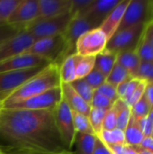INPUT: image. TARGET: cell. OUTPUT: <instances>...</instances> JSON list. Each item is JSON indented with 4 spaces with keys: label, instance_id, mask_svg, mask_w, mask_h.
Here are the masks:
<instances>
[{
    "label": "cell",
    "instance_id": "obj_1",
    "mask_svg": "<svg viewBox=\"0 0 153 154\" xmlns=\"http://www.w3.org/2000/svg\"><path fill=\"white\" fill-rule=\"evenodd\" d=\"M0 151L4 154H66L53 111L3 109Z\"/></svg>",
    "mask_w": 153,
    "mask_h": 154
},
{
    "label": "cell",
    "instance_id": "obj_2",
    "mask_svg": "<svg viewBox=\"0 0 153 154\" xmlns=\"http://www.w3.org/2000/svg\"><path fill=\"white\" fill-rule=\"evenodd\" d=\"M61 84L59 66L53 63L48 65L40 73L32 77L18 89L14 91L2 104V106L19 103L35 96L41 95Z\"/></svg>",
    "mask_w": 153,
    "mask_h": 154
},
{
    "label": "cell",
    "instance_id": "obj_3",
    "mask_svg": "<svg viewBox=\"0 0 153 154\" xmlns=\"http://www.w3.org/2000/svg\"><path fill=\"white\" fill-rule=\"evenodd\" d=\"M72 19L70 13H67L55 17L39 19L22 26V31L30 33L34 40L63 34Z\"/></svg>",
    "mask_w": 153,
    "mask_h": 154
},
{
    "label": "cell",
    "instance_id": "obj_4",
    "mask_svg": "<svg viewBox=\"0 0 153 154\" xmlns=\"http://www.w3.org/2000/svg\"><path fill=\"white\" fill-rule=\"evenodd\" d=\"M26 53L37 55L60 66L66 59V42L63 34L36 40Z\"/></svg>",
    "mask_w": 153,
    "mask_h": 154
},
{
    "label": "cell",
    "instance_id": "obj_5",
    "mask_svg": "<svg viewBox=\"0 0 153 154\" xmlns=\"http://www.w3.org/2000/svg\"><path fill=\"white\" fill-rule=\"evenodd\" d=\"M62 99L60 86L41 95L9 106H2L3 109L32 110V111H54Z\"/></svg>",
    "mask_w": 153,
    "mask_h": 154
},
{
    "label": "cell",
    "instance_id": "obj_6",
    "mask_svg": "<svg viewBox=\"0 0 153 154\" xmlns=\"http://www.w3.org/2000/svg\"><path fill=\"white\" fill-rule=\"evenodd\" d=\"M47 66H40L15 71L0 73V97L3 102L16 89L23 86L32 77L40 73Z\"/></svg>",
    "mask_w": 153,
    "mask_h": 154
},
{
    "label": "cell",
    "instance_id": "obj_7",
    "mask_svg": "<svg viewBox=\"0 0 153 154\" xmlns=\"http://www.w3.org/2000/svg\"><path fill=\"white\" fill-rule=\"evenodd\" d=\"M146 23H139L116 32L107 42L106 50L120 53L125 51H134Z\"/></svg>",
    "mask_w": 153,
    "mask_h": 154
},
{
    "label": "cell",
    "instance_id": "obj_8",
    "mask_svg": "<svg viewBox=\"0 0 153 154\" xmlns=\"http://www.w3.org/2000/svg\"><path fill=\"white\" fill-rule=\"evenodd\" d=\"M152 19L153 1L131 0L117 32L139 23H147Z\"/></svg>",
    "mask_w": 153,
    "mask_h": 154
},
{
    "label": "cell",
    "instance_id": "obj_9",
    "mask_svg": "<svg viewBox=\"0 0 153 154\" xmlns=\"http://www.w3.org/2000/svg\"><path fill=\"white\" fill-rule=\"evenodd\" d=\"M107 38L100 28L92 29L82 34L76 44V53L80 56H96L106 48Z\"/></svg>",
    "mask_w": 153,
    "mask_h": 154
},
{
    "label": "cell",
    "instance_id": "obj_10",
    "mask_svg": "<svg viewBox=\"0 0 153 154\" xmlns=\"http://www.w3.org/2000/svg\"><path fill=\"white\" fill-rule=\"evenodd\" d=\"M53 113L55 123L61 136L62 142L69 152L76 134V130L73 123L72 110L66 104V102L63 99H61L60 103L55 108Z\"/></svg>",
    "mask_w": 153,
    "mask_h": 154
},
{
    "label": "cell",
    "instance_id": "obj_11",
    "mask_svg": "<svg viewBox=\"0 0 153 154\" xmlns=\"http://www.w3.org/2000/svg\"><path fill=\"white\" fill-rule=\"evenodd\" d=\"M35 42L28 32L22 31L17 35L0 44V61L25 53Z\"/></svg>",
    "mask_w": 153,
    "mask_h": 154
},
{
    "label": "cell",
    "instance_id": "obj_12",
    "mask_svg": "<svg viewBox=\"0 0 153 154\" xmlns=\"http://www.w3.org/2000/svg\"><path fill=\"white\" fill-rule=\"evenodd\" d=\"M39 16L38 0H20L7 20L8 24L24 26L37 20Z\"/></svg>",
    "mask_w": 153,
    "mask_h": 154
},
{
    "label": "cell",
    "instance_id": "obj_13",
    "mask_svg": "<svg viewBox=\"0 0 153 154\" xmlns=\"http://www.w3.org/2000/svg\"><path fill=\"white\" fill-rule=\"evenodd\" d=\"M92 29L94 28L87 18L72 17L65 32L63 33L66 42V58L76 53V44L78 38Z\"/></svg>",
    "mask_w": 153,
    "mask_h": 154
},
{
    "label": "cell",
    "instance_id": "obj_14",
    "mask_svg": "<svg viewBox=\"0 0 153 154\" xmlns=\"http://www.w3.org/2000/svg\"><path fill=\"white\" fill-rule=\"evenodd\" d=\"M50 64V62L42 57L25 52L9 58L3 61H0V73L15 71V70L29 69V68L40 67V66H48Z\"/></svg>",
    "mask_w": 153,
    "mask_h": 154
},
{
    "label": "cell",
    "instance_id": "obj_15",
    "mask_svg": "<svg viewBox=\"0 0 153 154\" xmlns=\"http://www.w3.org/2000/svg\"><path fill=\"white\" fill-rule=\"evenodd\" d=\"M120 1L121 0H95L84 17L89 21L94 29L99 28Z\"/></svg>",
    "mask_w": 153,
    "mask_h": 154
},
{
    "label": "cell",
    "instance_id": "obj_16",
    "mask_svg": "<svg viewBox=\"0 0 153 154\" xmlns=\"http://www.w3.org/2000/svg\"><path fill=\"white\" fill-rule=\"evenodd\" d=\"M130 1L131 0H121L99 27L102 30V32L106 34L108 41L117 32Z\"/></svg>",
    "mask_w": 153,
    "mask_h": 154
},
{
    "label": "cell",
    "instance_id": "obj_17",
    "mask_svg": "<svg viewBox=\"0 0 153 154\" xmlns=\"http://www.w3.org/2000/svg\"><path fill=\"white\" fill-rule=\"evenodd\" d=\"M62 99L66 102V104L69 106L72 111L83 114L88 116L91 111V106L87 102H86L71 87L69 83H61L60 84Z\"/></svg>",
    "mask_w": 153,
    "mask_h": 154
},
{
    "label": "cell",
    "instance_id": "obj_18",
    "mask_svg": "<svg viewBox=\"0 0 153 154\" xmlns=\"http://www.w3.org/2000/svg\"><path fill=\"white\" fill-rule=\"evenodd\" d=\"M39 19L55 17L69 13L71 0H38Z\"/></svg>",
    "mask_w": 153,
    "mask_h": 154
},
{
    "label": "cell",
    "instance_id": "obj_19",
    "mask_svg": "<svg viewBox=\"0 0 153 154\" xmlns=\"http://www.w3.org/2000/svg\"><path fill=\"white\" fill-rule=\"evenodd\" d=\"M97 136L92 134H83L76 132L70 154H93Z\"/></svg>",
    "mask_w": 153,
    "mask_h": 154
},
{
    "label": "cell",
    "instance_id": "obj_20",
    "mask_svg": "<svg viewBox=\"0 0 153 154\" xmlns=\"http://www.w3.org/2000/svg\"><path fill=\"white\" fill-rule=\"evenodd\" d=\"M81 57L82 56L78 55V53H74L67 57L61 62V64L59 66L61 83L70 84L71 82L76 80V69Z\"/></svg>",
    "mask_w": 153,
    "mask_h": 154
},
{
    "label": "cell",
    "instance_id": "obj_21",
    "mask_svg": "<svg viewBox=\"0 0 153 154\" xmlns=\"http://www.w3.org/2000/svg\"><path fill=\"white\" fill-rule=\"evenodd\" d=\"M116 62L124 67L132 78H136L141 60L134 51H125L117 54Z\"/></svg>",
    "mask_w": 153,
    "mask_h": 154
},
{
    "label": "cell",
    "instance_id": "obj_22",
    "mask_svg": "<svg viewBox=\"0 0 153 154\" xmlns=\"http://www.w3.org/2000/svg\"><path fill=\"white\" fill-rule=\"evenodd\" d=\"M117 53L110 51L108 50H104L101 53L96 56L95 69L99 70L106 78L111 72L112 69L116 63Z\"/></svg>",
    "mask_w": 153,
    "mask_h": 154
},
{
    "label": "cell",
    "instance_id": "obj_23",
    "mask_svg": "<svg viewBox=\"0 0 153 154\" xmlns=\"http://www.w3.org/2000/svg\"><path fill=\"white\" fill-rule=\"evenodd\" d=\"M124 132L125 143L129 146H139L144 139V135L139 126L138 121L133 116H131L130 121Z\"/></svg>",
    "mask_w": 153,
    "mask_h": 154
},
{
    "label": "cell",
    "instance_id": "obj_24",
    "mask_svg": "<svg viewBox=\"0 0 153 154\" xmlns=\"http://www.w3.org/2000/svg\"><path fill=\"white\" fill-rule=\"evenodd\" d=\"M100 141L105 143L107 146L110 145H124L125 143V137H124V132L115 128L110 131L102 130L101 133L96 135Z\"/></svg>",
    "mask_w": 153,
    "mask_h": 154
},
{
    "label": "cell",
    "instance_id": "obj_25",
    "mask_svg": "<svg viewBox=\"0 0 153 154\" xmlns=\"http://www.w3.org/2000/svg\"><path fill=\"white\" fill-rule=\"evenodd\" d=\"M129 79H133V78L129 75V73L124 67H122L120 64L116 62L114 68L112 69L111 72L107 76L106 82L116 88L119 84Z\"/></svg>",
    "mask_w": 153,
    "mask_h": 154
},
{
    "label": "cell",
    "instance_id": "obj_26",
    "mask_svg": "<svg viewBox=\"0 0 153 154\" xmlns=\"http://www.w3.org/2000/svg\"><path fill=\"white\" fill-rule=\"evenodd\" d=\"M71 87L74 88V90L88 104L91 103L93 96L95 94V89L92 88L89 84L84 79H76L73 82L70 83Z\"/></svg>",
    "mask_w": 153,
    "mask_h": 154
},
{
    "label": "cell",
    "instance_id": "obj_27",
    "mask_svg": "<svg viewBox=\"0 0 153 154\" xmlns=\"http://www.w3.org/2000/svg\"><path fill=\"white\" fill-rule=\"evenodd\" d=\"M135 51L139 56L141 61L153 62V49L143 32L139 39V42L135 48Z\"/></svg>",
    "mask_w": 153,
    "mask_h": 154
},
{
    "label": "cell",
    "instance_id": "obj_28",
    "mask_svg": "<svg viewBox=\"0 0 153 154\" xmlns=\"http://www.w3.org/2000/svg\"><path fill=\"white\" fill-rule=\"evenodd\" d=\"M107 111L108 110L106 109L91 108V111L88 115V119L96 135H98L103 130V123Z\"/></svg>",
    "mask_w": 153,
    "mask_h": 154
},
{
    "label": "cell",
    "instance_id": "obj_29",
    "mask_svg": "<svg viewBox=\"0 0 153 154\" xmlns=\"http://www.w3.org/2000/svg\"><path fill=\"white\" fill-rule=\"evenodd\" d=\"M96 56L81 57L76 69V79H85L95 68Z\"/></svg>",
    "mask_w": 153,
    "mask_h": 154
},
{
    "label": "cell",
    "instance_id": "obj_30",
    "mask_svg": "<svg viewBox=\"0 0 153 154\" xmlns=\"http://www.w3.org/2000/svg\"><path fill=\"white\" fill-rule=\"evenodd\" d=\"M122 103H123V100L119 98L117 101H115L111 109H109L107 111L105 120H104V123H103V130L110 131V130L116 128L117 116H118V112H119Z\"/></svg>",
    "mask_w": 153,
    "mask_h": 154
},
{
    "label": "cell",
    "instance_id": "obj_31",
    "mask_svg": "<svg viewBox=\"0 0 153 154\" xmlns=\"http://www.w3.org/2000/svg\"><path fill=\"white\" fill-rule=\"evenodd\" d=\"M72 116H73V123L76 132L95 134L92 126L90 125L88 116L75 111H72Z\"/></svg>",
    "mask_w": 153,
    "mask_h": 154
},
{
    "label": "cell",
    "instance_id": "obj_32",
    "mask_svg": "<svg viewBox=\"0 0 153 154\" xmlns=\"http://www.w3.org/2000/svg\"><path fill=\"white\" fill-rule=\"evenodd\" d=\"M151 109V105L144 94L142 97L131 107V112H132V116L138 121L145 116H148Z\"/></svg>",
    "mask_w": 153,
    "mask_h": 154
},
{
    "label": "cell",
    "instance_id": "obj_33",
    "mask_svg": "<svg viewBox=\"0 0 153 154\" xmlns=\"http://www.w3.org/2000/svg\"><path fill=\"white\" fill-rule=\"evenodd\" d=\"M95 0H71L70 14L72 17H84Z\"/></svg>",
    "mask_w": 153,
    "mask_h": 154
},
{
    "label": "cell",
    "instance_id": "obj_34",
    "mask_svg": "<svg viewBox=\"0 0 153 154\" xmlns=\"http://www.w3.org/2000/svg\"><path fill=\"white\" fill-rule=\"evenodd\" d=\"M132 116L131 107L127 106V104L123 100V103L121 105V107L118 112L117 116V122H116V128L124 131Z\"/></svg>",
    "mask_w": 153,
    "mask_h": 154
},
{
    "label": "cell",
    "instance_id": "obj_35",
    "mask_svg": "<svg viewBox=\"0 0 153 154\" xmlns=\"http://www.w3.org/2000/svg\"><path fill=\"white\" fill-rule=\"evenodd\" d=\"M136 78L147 83H153V62L141 61Z\"/></svg>",
    "mask_w": 153,
    "mask_h": 154
},
{
    "label": "cell",
    "instance_id": "obj_36",
    "mask_svg": "<svg viewBox=\"0 0 153 154\" xmlns=\"http://www.w3.org/2000/svg\"><path fill=\"white\" fill-rule=\"evenodd\" d=\"M84 79L89 84V86L92 88L96 90L99 87H101L106 81V77L103 75L99 70L94 68V69Z\"/></svg>",
    "mask_w": 153,
    "mask_h": 154
},
{
    "label": "cell",
    "instance_id": "obj_37",
    "mask_svg": "<svg viewBox=\"0 0 153 154\" xmlns=\"http://www.w3.org/2000/svg\"><path fill=\"white\" fill-rule=\"evenodd\" d=\"M20 32H22V28L19 25L6 23L0 26V44H2L6 40L17 35Z\"/></svg>",
    "mask_w": 153,
    "mask_h": 154
},
{
    "label": "cell",
    "instance_id": "obj_38",
    "mask_svg": "<svg viewBox=\"0 0 153 154\" xmlns=\"http://www.w3.org/2000/svg\"><path fill=\"white\" fill-rule=\"evenodd\" d=\"M114 103L112 101H110L105 96L97 93L96 91H95L92 101L90 103L91 108H99V109H106V110L111 109Z\"/></svg>",
    "mask_w": 153,
    "mask_h": 154
},
{
    "label": "cell",
    "instance_id": "obj_39",
    "mask_svg": "<svg viewBox=\"0 0 153 154\" xmlns=\"http://www.w3.org/2000/svg\"><path fill=\"white\" fill-rule=\"evenodd\" d=\"M20 0H0V17L7 22Z\"/></svg>",
    "mask_w": 153,
    "mask_h": 154
},
{
    "label": "cell",
    "instance_id": "obj_40",
    "mask_svg": "<svg viewBox=\"0 0 153 154\" xmlns=\"http://www.w3.org/2000/svg\"><path fill=\"white\" fill-rule=\"evenodd\" d=\"M96 91L97 93L105 96L106 97H107L113 103H115V101H117L119 99L118 95H117V92H116V88L114 87L113 85L107 83L106 81L101 87H99Z\"/></svg>",
    "mask_w": 153,
    "mask_h": 154
},
{
    "label": "cell",
    "instance_id": "obj_41",
    "mask_svg": "<svg viewBox=\"0 0 153 154\" xmlns=\"http://www.w3.org/2000/svg\"><path fill=\"white\" fill-rule=\"evenodd\" d=\"M147 85H148V83L146 81H144V80H142L140 82L139 86L134 90V92L132 94V96L125 101V103L127 104L128 106L132 107L134 104H136L142 97V96L145 94V90H146Z\"/></svg>",
    "mask_w": 153,
    "mask_h": 154
},
{
    "label": "cell",
    "instance_id": "obj_42",
    "mask_svg": "<svg viewBox=\"0 0 153 154\" xmlns=\"http://www.w3.org/2000/svg\"><path fill=\"white\" fill-rule=\"evenodd\" d=\"M112 154H138L135 147L129 146L127 144L124 145H106Z\"/></svg>",
    "mask_w": 153,
    "mask_h": 154
},
{
    "label": "cell",
    "instance_id": "obj_43",
    "mask_svg": "<svg viewBox=\"0 0 153 154\" xmlns=\"http://www.w3.org/2000/svg\"><path fill=\"white\" fill-rule=\"evenodd\" d=\"M138 124H139V126L144 135V138L151 137L153 130V123L151 121V119L148 116H145V117L138 120Z\"/></svg>",
    "mask_w": 153,
    "mask_h": 154
},
{
    "label": "cell",
    "instance_id": "obj_44",
    "mask_svg": "<svg viewBox=\"0 0 153 154\" xmlns=\"http://www.w3.org/2000/svg\"><path fill=\"white\" fill-rule=\"evenodd\" d=\"M142 81V79H137V78H133V79H131L129 83H128V86H127V89H126V92H125V95L124 97H123L122 100H124V102L132 96V94L134 92V90L137 88V87L139 86L140 82Z\"/></svg>",
    "mask_w": 153,
    "mask_h": 154
},
{
    "label": "cell",
    "instance_id": "obj_45",
    "mask_svg": "<svg viewBox=\"0 0 153 154\" xmlns=\"http://www.w3.org/2000/svg\"><path fill=\"white\" fill-rule=\"evenodd\" d=\"M143 34L145 35L146 39L148 40V42H150V44L151 45L153 49V19L149 21L144 27V31H143Z\"/></svg>",
    "mask_w": 153,
    "mask_h": 154
},
{
    "label": "cell",
    "instance_id": "obj_46",
    "mask_svg": "<svg viewBox=\"0 0 153 154\" xmlns=\"http://www.w3.org/2000/svg\"><path fill=\"white\" fill-rule=\"evenodd\" d=\"M93 154H112V152L108 150V148L106 146V144L103 143L100 141V139L97 137L96 143V147H95Z\"/></svg>",
    "mask_w": 153,
    "mask_h": 154
},
{
    "label": "cell",
    "instance_id": "obj_47",
    "mask_svg": "<svg viewBox=\"0 0 153 154\" xmlns=\"http://www.w3.org/2000/svg\"><path fill=\"white\" fill-rule=\"evenodd\" d=\"M142 149H144L150 152L153 153V139L151 137H146L143 139L142 143L139 145Z\"/></svg>",
    "mask_w": 153,
    "mask_h": 154
},
{
    "label": "cell",
    "instance_id": "obj_48",
    "mask_svg": "<svg viewBox=\"0 0 153 154\" xmlns=\"http://www.w3.org/2000/svg\"><path fill=\"white\" fill-rule=\"evenodd\" d=\"M145 96L151 105V107L153 108V83H148L145 90Z\"/></svg>",
    "mask_w": 153,
    "mask_h": 154
},
{
    "label": "cell",
    "instance_id": "obj_49",
    "mask_svg": "<svg viewBox=\"0 0 153 154\" xmlns=\"http://www.w3.org/2000/svg\"><path fill=\"white\" fill-rule=\"evenodd\" d=\"M135 149H136L138 154H153L151 152H148V151H146V150H144V149H142L139 146H135Z\"/></svg>",
    "mask_w": 153,
    "mask_h": 154
},
{
    "label": "cell",
    "instance_id": "obj_50",
    "mask_svg": "<svg viewBox=\"0 0 153 154\" xmlns=\"http://www.w3.org/2000/svg\"><path fill=\"white\" fill-rule=\"evenodd\" d=\"M148 117L151 119V121L153 123V108L151 109V111H150V113H149V115H148Z\"/></svg>",
    "mask_w": 153,
    "mask_h": 154
},
{
    "label": "cell",
    "instance_id": "obj_51",
    "mask_svg": "<svg viewBox=\"0 0 153 154\" xmlns=\"http://www.w3.org/2000/svg\"><path fill=\"white\" fill-rule=\"evenodd\" d=\"M7 23L4 20V19H2L1 17H0V26H2V25H5V24H6Z\"/></svg>",
    "mask_w": 153,
    "mask_h": 154
},
{
    "label": "cell",
    "instance_id": "obj_52",
    "mask_svg": "<svg viewBox=\"0 0 153 154\" xmlns=\"http://www.w3.org/2000/svg\"><path fill=\"white\" fill-rule=\"evenodd\" d=\"M2 104H3V99L0 97V107H2Z\"/></svg>",
    "mask_w": 153,
    "mask_h": 154
},
{
    "label": "cell",
    "instance_id": "obj_53",
    "mask_svg": "<svg viewBox=\"0 0 153 154\" xmlns=\"http://www.w3.org/2000/svg\"><path fill=\"white\" fill-rule=\"evenodd\" d=\"M1 112H2V107H0V116H1Z\"/></svg>",
    "mask_w": 153,
    "mask_h": 154
},
{
    "label": "cell",
    "instance_id": "obj_54",
    "mask_svg": "<svg viewBox=\"0 0 153 154\" xmlns=\"http://www.w3.org/2000/svg\"><path fill=\"white\" fill-rule=\"evenodd\" d=\"M151 137L153 139V130H152V134H151Z\"/></svg>",
    "mask_w": 153,
    "mask_h": 154
},
{
    "label": "cell",
    "instance_id": "obj_55",
    "mask_svg": "<svg viewBox=\"0 0 153 154\" xmlns=\"http://www.w3.org/2000/svg\"><path fill=\"white\" fill-rule=\"evenodd\" d=\"M0 154H4V153H3V152H2L0 151Z\"/></svg>",
    "mask_w": 153,
    "mask_h": 154
},
{
    "label": "cell",
    "instance_id": "obj_56",
    "mask_svg": "<svg viewBox=\"0 0 153 154\" xmlns=\"http://www.w3.org/2000/svg\"><path fill=\"white\" fill-rule=\"evenodd\" d=\"M66 154H70V153H69H69H66Z\"/></svg>",
    "mask_w": 153,
    "mask_h": 154
}]
</instances>
